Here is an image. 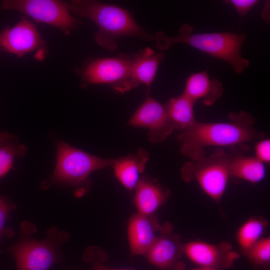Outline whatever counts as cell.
<instances>
[{
  "label": "cell",
  "mask_w": 270,
  "mask_h": 270,
  "mask_svg": "<svg viewBox=\"0 0 270 270\" xmlns=\"http://www.w3.org/2000/svg\"><path fill=\"white\" fill-rule=\"evenodd\" d=\"M229 122H196L177 136L180 143V152L191 160L204 158L206 146H236L258 138H262L264 132L254 126L255 119L252 114L244 112H231Z\"/></svg>",
  "instance_id": "obj_1"
},
{
  "label": "cell",
  "mask_w": 270,
  "mask_h": 270,
  "mask_svg": "<svg viewBox=\"0 0 270 270\" xmlns=\"http://www.w3.org/2000/svg\"><path fill=\"white\" fill-rule=\"evenodd\" d=\"M70 12L89 19L98 27L94 40L110 51L117 48L118 38L134 36L150 41L153 35L142 28L129 12L118 6L94 0H72L68 2Z\"/></svg>",
  "instance_id": "obj_2"
},
{
  "label": "cell",
  "mask_w": 270,
  "mask_h": 270,
  "mask_svg": "<svg viewBox=\"0 0 270 270\" xmlns=\"http://www.w3.org/2000/svg\"><path fill=\"white\" fill-rule=\"evenodd\" d=\"M192 26L184 23L180 26L179 34L176 36H168L158 31L154 36L156 47L165 50L178 43L187 44L228 63L238 74L249 66V60L241 54L246 38L244 34L232 32L194 34Z\"/></svg>",
  "instance_id": "obj_3"
},
{
  "label": "cell",
  "mask_w": 270,
  "mask_h": 270,
  "mask_svg": "<svg viewBox=\"0 0 270 270\" xmlns=\"http://www.w3.org/2000/svg\"><path fill=\"white\" fill-rule=\"evenodd\" d=\"M21 230L18 242L8 248L16 260L17 270H48L57 262L61 246L69 237L66 232L52 227L46 232L44 240H34L30 236L36 228L28 222L22 224Z\"/></svg>",
  "instance_id": "obj_4"
},
{
  "label": "cell",
  "mask_w": 270,
  "mask_h": 270,
  "mask_svg": "<svg viewBox=\"0 0 270 270\" xmlns=\"http://www.w3.org/2000/svg\"><path fill=\"white\" fill-rule=\"evenodd\" d=\"M56 164L52 176L43 180L42 190L52 185L74 186L86 180L92 172L112 165L115 160L96 156L58 140Z\"/></svg>",
  "instance_id": "obj_5"
},
{
  "label": "cell",
  "mask_w": 270,
  "mask_h": 270,
  "mask_svg": "<svg viewBox=\"0 0 270 270\" xmlns=\"http://www.w3.org/2000/svg\"><path fill=\"white\" fill-rule=\"evenodd\" d=\"M231 152L218 148L212 154L191 160L180 168L182 179L186 182L196 181L202 190L218 204L230 178Z\"/></svg>",
  "instance_id": "obj_6"
},
{
  "label": "cell",
  "mask_w": 270,
  "mask_h": 270,
  "mask_svg": "<svg viewBox=\"0 0 270 270\" xmlns=\"http://www.w3.org/2000/svg\"><path fill=\"white\" fill-rule=\"evenodd\" d=\"M132 56L120 54L116 58H92L77 70L80 86L108 84L124 93L134 88L131 78Z\"/></svg>",
  "instance_id": "obj_7"
},
{
  "label": "cell",
  "mask_w": 270,
  "mask_h": 270,
  "mask_svg": "<svg viewBox=\"0 0 270 270\" xmlns=\"http://www.w3.org/2000/svg\"><path fill=\"white\" fill-rule=\"evenodd\" d=\"M2 10H13L31 18L36 23L54 26L69 35L82 22L72 16L68 2L60 0H3Z\"/></svg>",
  "instance_id": "obj_8"
},
{
  "label": "cell",
  "mask_w": 270,
  "mask_h": 270,
  "mask_svg": "<svg viewBox=\"0 0 270 270\" xmlns=\"http://www.w3.org/2000/svg\"><path fill=\"white\" fill-rule=\"evenodd\" d=\"M0 32V49L18 58L46 46L44 40L36 26L24 16L16 25L6 26Z\"/></svg>",
  "instance_id": "obj_9"
},
{
  "label": "cell",
  "mask_w": 270,
  "mask_h": 270,
  "mask_svg": "<svg viewBox=\"0 0 270 270\" xmlns=\"http://www.w3.org/2000/svg\"><path fill=\"white\" fill-rule=\"evenodd\" d=\"M184 254L198 266L216 270L232 266L239 258L227 241L213 244L202 241H192L183 244Z\"/></svg>",
  "instance_id": "obj_10"
},
{
  "label": "cell",
  "mask_w": 270,
  "mask_h": 270,
  "mask_svg": "<svg viewBox=\"0 0 270 270\" xmlns=\"http://www.w3.org/2000/svg\"><path fill=\"white\" fill-rule=\"evenodd\" d=\"M146 96L131 116L128 124L136 127L148 128L149 140L154 143L160 142L172 133L174 128L168 118L164 104L148 94Z\"/></svg>",
  "instance_id": "obj_11"
},
{
  "label": "cell",
  "mask_w": 270,
  "mask_h": 270,
  "mask_svg": "<svg viewBox=\"0 0 270 270\" xmlns=\"http://www.w3.org/2000/svg\"><path fill=\"white\" fill-rule=\"evenodd\" d=\"M172 226L169 223L160 225L158 220L151 215L138 213L130 220L128 235L132 252L136 254H146L157 237L158 232H171Z\"/></svg>",
  "instance_id": "obj_12"
},
{
  "label": "cell",
  "mask_w": 270,
  "mask_h": 270,
  "mask_svg": "<svg viewBox=\"0 0 270 270\" xmlns=\"http://www.w3.org/2000/svg\"><path fill=\"white\" fill-rule=\"evenodd\" d=\"M183 254L180 236L171 232L160 234L146 254L149 262L161 270H184L180 260Z\"/></svg>",
  "instance_id": "obj_13"
},
{
  "label": "cell",
  "mask_w": 270,
  "mask_h": 270,
  "mask_svg": "<svg viewBox=\"0 0 270 270\" xmlns=\"http://www.w3.org/2000/svg\"><path fill=\"white\" fill-rule=\"evenodd\" d=\"M164 53L156 52L146 48L132 55L130 78L133 88L141 84L147 88V94L154 79L160 64L164 58Z\"/></svg>",
  "instance_id": "obj_14"
},
{
  "label": "cell",
  "mask_w": 270,
  "mask_h": 270,
  "mask_svg": "<svg viewBox=\"0 0 270 270\" xmlns=\"http://www.w3.org/2000/svg\"><path fill=\"white\" fill-rule=\"evenodd\" d=\"M224 92V86L219 80L211 79L206 71H202L189 76L183 94L194 102L201 99L205 105L210 106L223 95Z\"/></svg>",
  "instance_id": "obj_15"
},
{
  "label": "cell",
  "mask_w": 270,
  "mask_h": 270,
  "mask_svg": "<svg viewBox=\"0 0 270 270\" xmlns=\"http://www.w3.org/2000/svg\"><path fill=\"white\" fill-rule=\"evenodd\" d=\"M236 146H234L231 151L230 177L252 184L261 182L266 174L265 164L254 156H246L248 148L244 144L239 148Z\"/></svg>",
  "instance_id": "obj_16"
},
{
  "label": "cell",
  "mask_w": 270,
  "mask_h": 270,
  "mask_svg": "<svg viewBox=\"0 0 270 270\" xmlns=\"http://www.w3.org/2000/svg\"><path fill=\"white\" fill-rule=\"evenodd\" d=\"M136 188L134 202L140 214L149 216L167 200L170 192L154 180L140 178Z\"/></svg>",
  "instance_id": "obj_17"
},
{
  "label": "cell",
  "mask_w": 270,
  "mask_h": 270,
  "mask_svg": "<svg viewBox=\"0 0 270 270\" xmlns=\"http://www.w3.org/2000/svg\"><path fill=\"white\" fill-rule=\"evenodd\" d=\"M148 159V152L143 148H139L136 154L115 159L112 166L116 177L126 188L133 190L139 182Z\"/></svg>",
  "instance_id": "obj_18"
},
{
  "label": "cell",
  "mask_w": 270,
  "mask_h": 270,
  "mask_svg": "<svg viewBox=\"0 0 270 270\" xmlns=\"http://www.w3.org/2000/svg\"><path fill=\"white\" fill-rule=\"evenodd\" d=\"M194 103L182 93L172 98L164 104L168 118L174 130L182 132L196 121L194 113Z\"/></svg>",
  "instance_id": "obj_19"
},
{
  "label": "cell",
  "mask_w": 270,
  "mask_h": 270,
  "mask_svg": "<svg viewBox=\"0 0 270 270\" xmlns=\"http://www.w3.org/2000/svg\"><path fill=\"white\" fill-rule=\"evenodd\" d=\"M26 152V146L14 135L0 132V179L13 168L15 158H21Z\"/></svg>",
  "instance_id": "obj_20"
},
{
  "label": "cell",
  "mask_w": 270,
  "mask_h": 270,
  "mask_svg": "<svg viewBox=\"0 0 270 270\" xmlns=\"http://www.w3.org/2000/svg\"><path fill=\"white\" fill-rule=\"evenodd\" d=\"M268 225V220L262 216L251 217L238 229L236 241L242 252L262 238Z\"/></svg>",
  "instance_id": "obj_21"
},
{
  "label": "cell",
  "mask_w": 270,
  "mask_h": 270,
  "mask_svg": "<svg viewBox=\"0 0 270 270\" xmlns=\"http://www.w3.org/2000/svg\"><path fill=\"white\" fill-rule=\"evenodd\" d=\"M254 266L268 270L270 266V238H262L243 252Z\"/></svg>",
  "instance_id": "obj_22"
},
{
  "label": "cell",
  "mask_w": 270,
  "mask_h": 270,
  "mask_svg": "<svg viewBox=\"0 0 270 270\" xmlns=\"http://www.w3.org/2000/svg\"><path fill=\"white\" fill-rule=\"evenodd\" d=\"M258 160L266 164L270 162V140L262 138L256 142L254 146V156Z\"/></svg>",
  "instance_id": "obj_23"
},
{
  "label": "cell",
  "mask_w": 270,
  "mask_h": 270,
  "mask_svg": "<svg viewBox=\"0 0 270 270\" xmlns=\"http://www.w3.org/2000/svg\"><path fill=\"white\" fill-rule=\"evenodd\" d=\"M16 207V205L11 203L6 197L0 196V238L5 232V224L10 212Z\"/></svg>",
  "instance_id": "obj_24"
},
{
  "label": "cell",
  "mask_w": 270,
  "mask_h": 270,
  "mask_svg": "<svg viewBox=\"0 0 270 270\" xmlns=\"http://www.w3.org/2000/svg\"><path fill=\"white\" fill-rule=\"evenodd\" d=\"M224 2L232 4L241 18L244 16L258 2L257 0H230Z\"/></svg>",
  "instance_id": "obj_25"
},
{
  "label": "cell",
  "mask_w": 270,
  "mask_h": 270,
  "mask_svg": "<svg viewBox=\"0 0 270 270\" xmlns=\"http://www.w3.org/2000/svg\"><path fill=\"white\" fill-rule=\"evenodd\" d=\"M92 270H132L129 269H112L106 268L100 266H96Z\"/></svg>",
  "instance_id": "obj_26"
},
{
  "label": "cell",
  "mask_w": 270,
  "mask_h": 270,
  "mask_svg": "<svg viewBox=\"0 0 270 270\" xmlns=\"http://www.w3.org/2000/svg\"><path fill=\"white\" fill-rule=\"evenodd\" d=\"M190 270H216L212 268H206V267L198 266L197 268L191 269Z\"/></svg>",
  "instance_id": "obj_27"
},
{
  "label": "cell",
  "mask_w": 270,
  "mask_h": 270,
  "mask_svg": "<svg viewBox=\"0 0 270 270\" xmlns=\"http://www.w3.org/2000/svg\"></svg>",
  "instance_id": "obj_28"
}]
</instances>
